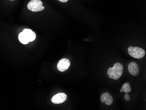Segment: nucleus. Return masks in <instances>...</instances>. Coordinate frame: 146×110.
I'll return each instance as SVG.
<instances>
[{
  "label": "nucleus",
  "mask_w": 146,
  "mask_h": 110,
  "mask_svg": "<svg viewBox=\"0 0 146 110\" xmlns=\"http://www.w3.org/2000/svg\"><path fill=\"white\" fill-rule=\"evenodd\" d=\"M67 98V95L65 93H60L54 95L52 98L51 101L55 104H60L65 101Z\"/></svg>",
  "instance_id": "nucleus-5"
},
{
  "label": "nucleus",
  "mask_w": 146,
  "mask_h": 110,
  "mask_svg": "<svg viewBox=\"0 0 146 110\" xmlns=\"http://www.w3.org/2000/svg\"><path fill=\"white\" fill-rule=\"evenodd\" d=\"M24 33L27 37L29 42L35 41L36 38V33L32 29H25L23 31Z\"/></svg>",
  "instance_id": "nucleus-8"
},
{
  "label": "nucleus",
  "mask_w": 146,
  "mask_h": 110,
  "mask_svg": "<svg viewBox=\"0 0 146 110\" xmlns=\"http://www.w3.org/2000/svg\"><path fill=\"white\" fill-rule=\"evenodd\" d=\"M18 38H19V41L23 44H28L29 42L27 37H26V35L23 32H21L19 34Z\"/></svg>",
  "instance_id": "nucleus-9"
},
{
  "label": "nucleus",
  "mask_w": 146,
  "mask_h": 110,
  "mask_svg": "<svg viewBox=\"0 0 146 110\" xmlns=\"http://www.w3.org/2000/svg\"><path fill=\"white\" fill-rule=\"evenodd\" d=\"M124 99L127 101H129L130 99V96L129 95L128 93H125L124 96Z\"/></svg>",
  "instance_id": "nucleus-11"
},
{
  "label": "nucleus",
  "mask_w": 146,
  "mask_h": 110,
  "mask_svg": "<svg viewBox=\"0 0 146 110\" xmlns=\"http://www.w3.org/2000/svg\"><path fill=\"white\" fill-rule=\"evenodd\" d=\"M128 70L130 74L133 76H137L139 74V70L137 64L133 61L130 62L129 65Z\"/></svg>",
  "instance_id": "nucleus-7"
},
{
  "label": "nucleus",
  "mask_w": 146,
  "mask_h": 110,
  "mask_svg": "<svg viewBox=\"0 0 146 110\" xmlns=\"http://www.w3.org/2000/svg\"><path fill=\"white\" fill-rule=\"evenodd\" d=\"M128 51L131 57L136 59H142L145 55V51L143 48L138 47H129Z\"/></svg>",
  "instance_id": "nucleus-3"
},
{
  "label": "nucleus",
  "mask_w": 146,
  "mask_h": 110,
  "mask_svg": "<svg viewBox=\"0 0 146 110\" xmlns=\"http://www.w3.org/2000/svg\"><path fill=\"white\" fill-rule=\"evenodd\" d=\"M27 6L28 9L33 12H39L45 9L41 0H31Z\"/></svg>",
  "instance_id": "nucleus-2"
},
{
  "label": "nucleus",
  "mask_w": 146,
  "mask_h": 110,
  "mask_svg": "<svg viewBox=\"0 0 146 110\" xmlns=\"http://www.w3.org/2000/svg\"><path fill=\"white\" fill-rule=\"evenodd\" d=\"M58 1L62 3H66L69 0H58Z\"/></svg>",
  "instance_id": "nucleus-12"
},
{
  "label": "nucleus",
  "mask_w": 146,
  "mask_h": 110,
  "mask_svg": "<svg viewBox=\"0 0 146 110\" xmlns=\"http://www.w3.org/2000/svg\"><path fill=\"white\" fill-rule=\"evenodd\" d=\"M9 1H15V0H9Z\"/></svg>",
  "instance_id": "nucleus-13"
},
{
  "label": "nucleus",
  "mask_w": 146,
  "mask_h": 110,
  "mask_svg": "<svg viewBox=\"0 0 146 110\" xmlns=\"http://www.w3.org/2000/svg\"><path fill=\"white\" fill-rule=\"evenodd\" d=\"M70 65L69 60L67 59H63L59 61L57 64V69L60 72H64L69 68Z\"/></svg>",
  "instance_id": "nucleus-4"
},
{
  "label": "nucleus",
  "mask_w": 146,
  "mask_h": 110,
  "mask_svg": "<svg viewBox=\"0 0 146 110\" xmlns=\"http://www.w3.org/2000/svg\"><path fill=\"white\" fill-rule=\"evenodd\" d=\"M101 101L102 103H105L107 105H110L112 104L113 99L112 96L109 93H103L101 96Z\"/></svg>",
  "instance_id": "nucleus-6"
},
{
  "label": "nucleus",
  "mask_w": 146,
  "mask_h": 110,
  "mask_svg": "<svg viewBox=\"0 0 146 110\" xmlns=\"http://www.w3.org/2000/svg\"><path fill=\"white\" fill-rule=\"evenodd\" d=\"M123 70V65L120 63H116L114 65L113 67L109 68L107 73L110 78L117 80L122 76Z\"/></svg>",
  "instance_id": "nucleus-1"
},
{
  "label": "nucleus",
  "mask_w": 146,
  "mask_h": 110,
  "mask_svg": "<svg viewBox=\"0 0 146 110\" xmlns=\"http://www.w3.org/2000/svg\"><path fill=\"white\" fill-rule=\"evenodd\" d=\"M131 91V89L130 88V84L129 83H125L122 87V89H120V92L122 93L123 92L125 93H128Z\"/></svg>",
  "instance_id": "nucleus-10"
}]
</instances>
